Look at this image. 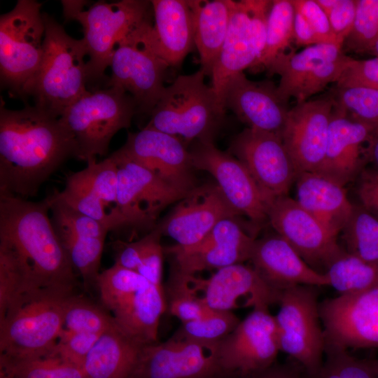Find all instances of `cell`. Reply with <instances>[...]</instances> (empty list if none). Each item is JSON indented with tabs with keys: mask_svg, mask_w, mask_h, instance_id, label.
I'll use <instances>...</instances> for the list:
<instances>
[{
	"mask_svg": "<svg viewBox=\"0 0 378 378\" xmlns=\"http://www.w3.org/2000/svg\"><path fill=\"white\" fill-rule=\"evenodd\" d=\"M74 138L60 118L33 106L0 110V194L24 199L35 196L41 185L70 157Z\"/></svg>",
	"mask_w": 378,
	"mask_h": 378,
	"instance_id": "1",
	"label": "cell"
},
{
	"mask_svg": "<svg viewBox=\"0 0 378 378\" xmlns=\"http://www.w3.org/2000/svg\"><path fill=\"white\" fill-rule=\"evenodd\" d=\"M48 197L33 202L0 194V241L13 248L36 290L73 293L75 270L49 217Z\"/></svg>",
	"mask_w": 378,
	"mask_h": 378,
	"instance_id": "2",
	"label": "cell"
},
{
	"mask_svg": "<svg viewBox=\"0 0 378 378\" xmlns=\"http://www.w3.org/2000/svg\"><path fill=\"white\" fill-rule=\"evenodd\" d=\"M46 32L43 57L24 90L34 106L56 118L88 91V56L83 40L70 36L63 27L43 13Z\"/></svg>",
	"mask_w": 378,
	"mask_h": 378,
	"instance_id": "3",
	"label": "cell"
},
{
	"mask_svg": "<svg viewBox=\"0 0 378 378\" xmlns=\"http://www.w3.org/2000/svg\"><path fill=\"white\" fill-rule=\"evenodd\" d=\"M66 20L79 22L88 56V86L106 85L108 77L105 71L117 44L147 19L152 17L150 1L122 0L62 1Z\"/></svg>",
	"mask_w": 378,
	"mask_h": 378,
	"instance_id": "4",
	"label": "cell"
},
{
	"mask_svg": "<svg viewBox=\"0 0 378 378\" xmlns=\"http://www.w3.org/2000/svg\"><path fill=\"white\" fill-rule=\"evenodd\" d=\"M205 76L200 68L166 86L146 126L176 136L187 146L213 141L226 110L213 88L205 83Z\"/></svg>",
	"mask_w": 378,
	"mask_h": 378,
	"instance_id": "5",
	"label": "cell"
},
{
	"mask_svg": "<svg viewBox=\"0 0 378 378\" xmlns=\"http://www.w3.org/2000/svg\"><path fill=\"white\" fill-rule=\"evenodd\" d=\"M73 293L39 289L24 295L0 319L1 358L46 356L64 328V311Z\"/></svg>",
	"mask_w": 378,
	"mask_h": 378,
	"instance_id": "6",
	"label": "cell"
},
{
	"mask_svg": "<svg viewBox=\"0 0 378 378\" xmlns=\"http://www.w3.org/2000/svg\"><path fill=\"white\" fill-rule=\"evenodd\" d=\"M139 113L134 99L122 88L88 90L59 117L71 132L75 157L86 162L106 155L113 136L128 128Z\"/></svg>",
	"mask_w": 378,
	"mask_h": 378,
	"instance_id": "7",
	"label": "cell"
},
{
	"mask_svg": "<svg viewBox=\"0 0 378 378\" xmlns=\"http://www.w3.org/2000/svg\"><path fill=\"white\" fill-rule=\"evenodd\" d=\"M99 290L102 303L122 332L142 346L158 342L160 321L167 311L164 286L114 265L102 276Z\"/></svg>",
	"mask_w": 378,
	"mask_h": 378,
	"instance_id": "8",
	"label": "cell"
},
{
	"mask_svg": "<svg viewBox=\"0 0 378 378\" xmlns=\"http://www.w3.org/2000/svg\"><path fill=\"white\" fill-rule=\"evenodd\" d=\"M151 20H145L117 44L110 63L111 75L105 85L124 90L135 101L139 113L148 114L166 87L169 67L155 45Z\"/></svg>",
	"mask_w": 378,
	"mask_h": 378,
	"instance_id": "9",
	"label": "cell"
},
{
	"mask_svg": "<svg viewBox=\"0 0 378 378\" xmlns=\"http://www.w3.org/2000/svg\"><path fill=\"white\" fill-rule=\"evenodd\" d=\"M41 6L34 0H18L0 16L1 82L22 97L43 57L46 27Z\"/></svg>",
	"mask_w": 378,
	"mask_h": 378,
	"instance_id": "10",
	"label": "cell"
},
{
	"mask_svg": "<svg viewBox=\"0 0 378 378\" xmlns=\"http://www.w3.org/2000/svg\"><path fill=\"white\" fill-rule=\"evenodd\" d=\"M316 287L298 285L281 291L274 316L280 351L298 363L307 375L319 370L325 352Z\"/></svg>",
	"mask_w": 378,
	"mask_h": 378,
	"instance_id": "11",
	"label": "cell"
},
{
	"mask_svg": "<svg viewBox=\"0 0 378 378\" xmlns=\"http://www.w3.org/2000/svg\"><path fill=\"white\" fill-rule=\"evenodd\" d=\"M342 46L318 43L300 52L279 55L266 69L270 74H278L276 90L280 98L288 103L294 98L296 104L323 90L330 83H337L350 57L342 52Z\"/></svg>",
	"mask_w": 378,
	"mask_h": 378,
	"instance_id": "12",
	"label": "cell"
},
{
	"mask_svg": "<svg viewBox=\"0 0 378 378\" xmlns=\"http://www.w3.org/2000/svg\"><path fill=\"white\" fill-rule=\"evenodd\" d=\"M110 156L118 170V201L125 227L152 230L160 213L189 192L166 182L119 149Z\"/></svg>",
	"mask_w": 378,
	"mask_h": 378,
	"instance_id": "13",
	"label": "cell"
},
{
	"mask_svg": "<svg viewBox=\"0 0 378 378\" xmlns=\"http://www.w3.org/2000/svg\"><path fill=\"white\" fill-rule=\"evenodd\" d=\"M325 348L378 347V285L364 291L340 295L319 304Z\"/></svg>",
	"mask_w": 378,
	"mask_h": 378,
	"instance_id": "14",
	"label": "cell"
},
{
	"mask_svg": "<svg viewBox=\"0 0 378 378\" xmlns=\"http://www.w3.org/2000/svg\"><path fill=\"white\" fill-rule=\"evenodd\" d=\"M172 271L204 304L213 310L232 312L248 307L269 309L271 304L278 302L279 294L266 284L252 266L244 263L219 269L207 279Z\"/></svg>",
	"mask_w": 378,
	"mask_h": 378,
	"instance_id": "15",
	"label": "cell"
},
{
	"mask_svg": "<svg viewBox=\"0 0 378 378\" xmlns=\"http://www.w3.org/2000/svg\"><path fill=\"white\" fill-rule=\"evenodd\" d=\"M267 220L314 270L325 274L330 263L344 253L332 235L312 215L288 195L267 206Z\"/></svg>",
	"mask_w": 378,
	"mask_h": 378,
	"instance_id": "16",
	"label": "cell"
},
{
	"mask_svg": "<svg viewBox=\"0 0 378 378\" xmlns=\"http://www.w3.org/2000/svg\"><path fill=\"white\" fill-rule=\"evenodd\" d=\"M194 169L205 171L216 181L226 200L240 214L259 224L267 220L268 203L246 166L213 141L193 142L189 150Z\"/></svg>",
	"mask_w": 378,
	"mask_h": 378,
	"instance_id": "17",
	"label": "cell"
},
{
	"mask_svg": "<svg viewBox=\"0 0 378 378\" xmlns=\"http://www.w3.org/2000/svg\"><path fill=\"white\" fill-rule=\"evenodd\" d=\"M218 344L172 335L143 346L129 378H211L222 371Z\"/></svg>",
	"mask_w": 378,
	"mask_h": 378,
	"instance_id": "18",
	"label": "cell"
},
{
	"mask_svg": "<svg viewBox=\"0 0 378 378\" xmlns=\"http://www.w3.org/2000/svg\"><path fill=\"white\" fill-rule=\"evenodd\" d=\"M229 153L246 166L268 204L288 195L298 173L280 134L246 127L234 138Z\"/></svg>",
	"mask_w": 378,
	"mask_h": 378,
	"instance_id": "19",
	"label": "cell"
},
{
	"mask_svg": "<svg viewBox=\"0 0 378 378\" xmlns=\"http://www.w3.org/2000/svg\"><path fill=\"white\" fill-rule=\"evenodd\" d=\"M280 351L274 316L253 309L218 346L222 371L251 375L276 362Z\"/></svg>",
	"mask_w": 378,
	"mask_h": 378,
	"instance_id": "20",
	"label": "cell"
},
{
	"mask_svg": "<svg viewBox=\"0 0 378 378\" xmlns=\"http://www.w3.org/2000/svg\"><path fill=\"white\" fill-rule=\"evenodd\" d=\"M54 192L66 204L101 222L110 231L125 227L118 201L117 167L110 155L99 162H88L84 169L67 176L62 190Z\"/></svg>",
	"mask_w": 378,
	"mask_h": 378,
	"instance_id": "21",
	"label": "cell"
},
{
	"mask_svg": "<svg viewBox=\"0 0 378 378\" xmlns=\"http://www.w3.org/2000/svg\"><path fill=\"white\" fill-rule=\"evenodd\" d=\"M335 106L331 93L288 110L281 136L298 174L317 172L321 167Z\"/></svg>",
	"mask_w": 378,
	"mask_h": 378,
	"instance_id": "22",
	"label": "cell"
},
{
	"mask_svg": "<svg viewBox=\"0 0 378 378\" xmlns=\"http://www.w3.org/2000/svg\"><path fill=\"white\" fill-rule=\"evenodd\" d=\"M51 222L75 271L85 286H97L104 241L109 229L70 207L53 192L48 196Z\"/></svg>",
	"mask_w": 378,
	"mask_h": 378,
	"instance_id": "23",
	"label": "cell"
},
{
	"mask_svg": "<svg viewBox=\"0 0 378 378\" xmlns=\"http://www.w3.org/2000/svg\"><path fill=\"white\" fill-rule=\"evenodd\" d=\"M255 241V237L246 232L236 219L226 218L195 245L181 247L175 244L164 248V251L172 257L173 270L195 275L249 260Z\"/></svg>",
	"mask_w": 378,
	"mask_h": 378,
	"instance_id": "24",
	"label": "cell"
},
{
	"mask_svg": "<svg viewBox=\"0 0 378 378\" xmlns=\"http://www.w3.org/2000/svg\"><path fill=\"white\" fill-rule=\"evenodd\" d=\"M239 216L217 184L208 183L192 189L155 227L176 245L188 247L201 241L222 220Z\"/></svg>",
	"mask_w": 378,
	"mask_h": 378,
	"instance_id": "25",
	"label": "cell"
},
{
	"mask_svg": "<svg viewBox=\"0 0 378 378\" xmlns=\"http://www.w3.org/2000/svg\"><path fill=\"white\" fill-rule=\"evenodd\" d=\"M119 150L181 190L189 192L196 186L188 146L176 136L145 126L129 132Z\"/></svg>",
	"mask_w": 378,
	"mask_h": 378,
	"instance_id": "26",
	"label": "cell"
},
{
	"mask_svg": "<svg viewBox=\"0 0 378 378\" xmlns=\"http://www.w3.org/2000/svg\"><path fill=\"white\" fill-rule=\"evenodd\" d=\"M222 104L248 127L281 135L288 110L272 82H254L244 72L234 75L225 86Z\"/></svg>",
	"mask_w": 378,
	"mask_h": 378,
	"instance_id": "27",
	"label": "cell"
},
{
	"mask_svg": "<svg viewBox=\"0 0 378 378\" xmlns=\"http://www.w3.org/2000/svg\"><path fill=\"white\" fill-rule=\"evenodd\" d=\"M375 127L351 117L335 104L324 161L317 173L344 187L354 180L363 169L366 145Z\"/></svg>",
	"mask_w": 378,
	"mask_h": 378,
	"instance_id": "28",
	"label": "cell"
},
{
	"mask_svg": "<svg viewBox=\"0 0 378 378\" xmlns=\"http://www.w3.org/2000/svg\"><path fill=\"white\" fill-rule=\"evenodd\" d=\"M249 260L261 279L279 295L283 290L298 285L328 286L326 274L312 268L278 234L255 239Z\"/></svg>",
	"mask_w": 378,
	"mask_h": 378,
	"instance_id": "29",
	"label": "cell"
},
{
	"mask_svg": "<svg viewBox=\"0 0 378 378\" xmlns=\"http://www.w3.org/2000/svg\"><path fill=\"white\" fill-rule=\"evenodd\" d=\"M295 181L296 201L332 235L337 237L354 208L344 187L317 172L300 173Z\"/></svg>",
	"mask_w": 378,
	"mask_h": 378,
	"instance_id": "30",
	"label": "cell"
},
{
	"mask_svg": "<svg viewBox=\"0 0 378 378\" xmlns=\"http://www.w3.org/2000/svg\"><path fill=\"white\" fill-rule=\"evenodd\" d=\"M153 34L169 67L180 66L195 46L192 11L188 0H153Z\"/></svg>",
	"mask_w": 378,
	"mask_h": 378,
	"instance_id": "31",
	"label": "cell"
},
{
	"mask_svg": "<svg viewBox=\"0 0 378 378\" xmlns=\"http://www.w3.org/2000/svg\"><path fill=\"white\" fill-rule=\"evenodd\" d=\"M257 59L245 1H235L225 40L210 76L211 86L221 104L229 79L247 68H253Z\"/></svg>",
	"mask_w": 378,
	"mask_h": 378,
	"instance_id": "32",
	"label": "cell"
},
{
	"mask_svg": "<svg viewBox=\"0 0 378 378\" xmlns=\"http://www.w3.org/2000/svg\"><path fill=\"white\" fill-rule=\"evenodd\" d=\"M234 1L188 0L194 27L195 46L201 69L211 76L228 31Z\"/></svg>",
	"mask_w": 378,
	"mask_h": 378,
	"instance_id": "33",
	"label": "cell"
},
{
	"mask_svg": "<svg viewBox=\"0 0 378 378\" xmlns=\"http://www.w3.org/2000/svg\"><path fill=\"white\" fill-rule=\"evenodd\" d=\"M142 346L120 328L104 332L83 364L86 378H129Z\"/></svg>",
	"mask_w": 378,
	"mask_h": 378,
	"instance_id": "34",
	"label": "cell"
},
{
	"mask_svg": "<svg viewBox=\"0 0 378 378\" xmlns=\"http://www.w3.org/2000/svg\"><path fill=\"white\" fill-rule=\"evenodd\" d=\"M328 286L340 295L354 294L378 285V264L369 262L346 251L328 267Z\"/></svg>",
	"mask_w": 378,
	"mask_h": 378,
	"instance_id": "35",
	"label": "cell"
},
{
	"mask_svg": "<svg viewBox=\"0 0 378 378\" xmlns=\"http://www.w3.org/2000/svg\"><path fill=\"white\" fill-rule=\"evenodd\" d=\"M347 253L369 262L378 264V219L360 204H354L352 213L342 230Z\"/></svg>",
	"mask_w": 378,
	"mask_h": 378,
	"instance_id": "36",
	"label": "cell"
},
{
	"mask_svg": "<svg viewBox=\"0 0 378 378\" xmlns=\"http://www.w3.org/2000/svg\"><path fill=\"white\" fill-rule=\"evenodd\" d=\"M294 15L295 8L291 0L272 1L265 48L253 68L267 69L279 55L284 52L293 39Z\"/></svg>",
	"mask_w": 378,
	"mask_h": 378,
	"instance_id": "37",
	"label": "cell"
},
{
	"mask_svg": "<svg viewBox=\"0 0 378 378\" xmlns=\"http://www.w3.org/2000/svg\"><path fill=\"white\" fill-rule=\"evenodd\" d=\"M119 328L111 314L92 302L74 293L65 302L64 329L88 334L102 335Z\"/></svg>",
	"mask_w": 378,
	"mask_h": 378,
	"instance_id": "38",
	"label": "cell"
},
{
	"mask_svg": "<svg viewBox=\"0 0 378 378\" xmlns=\"http://www.w3.org/2000/svg\"><path fill=\"white\" fill-rule=\"evenodd\" d=\"M34 290H36L17 253L0 241V319L24 295Z\"/></svg>",
	"mask_w": 378,
	"mask_h": 378,
	"instance_id": "39",
	"label": "cell"
},
{
	"mask_svg": "<svg viewBox=\"0 0 378 378\" xmlns=\"http://www.w3.org/2000/svg\"><path fill=\"white\" fill-rule=\"evenodd\" d=\"M0 361L1 378H86L82 368L48 356Z\"/></svg>",
	"mask_w": 378,
	"mask_h": 378,
	"instance_id": "40",
	"label": "cell"
},
{
	"mask_svg": "<svg viewBox=\"0 0 378 378\" xmlns=\"http://www.w3.org/2000/svg\"><path fill=\"white\" fill-rule=\"evenodd\" d=\"M240 321L232 312L214 310L199 319L181 322L173 336L200 342L220 343Z\"/></svg>",
	"mask_w": 378,
	"mask_h": 378,
	"instance_id": "41",
	"label": "cell"
},
{
	"mask_svg": "<svg viewBox=\"0 0 378 378\" xmlns=\"http://www.w3.org/2000/svg\"><path fill=\"white\" fill-rule=\"evenodd\" d=\"M304 378H376L372 359L354 356L349 351L325 348L322 365L314 374Z\"/></svg>",
	"mask_w": 378,
	"mask_h": 378,
	"instance_id": "42",
	"label": "cell"
},
{
	"mask_svg": "<svg viewBox=\"0 0 378 378\" xmlns=\"http://www.w3.org/2000/svg\"><path fill=\"white\" fill-rule=\"evenodd\" d=\"M335 104L351 117L378 126V90L359 85H336Z\"/></svg>",
	"mask_w": 378,
	"mask_h": 378,
	"instance_id": "43",
	"label": "cell"
},
{
	"mask_svg": "<svg viewBox=\"0 0 378 378\" xmlns=\"http://www.w3.org/2000/svg\"><path fill=\"white\" fill-rule=\"evenodd\" d=\"M164 290L166 312L181 322L199 319L214 311L204 304L173 271Z\"/></svg>",
	"mask_w": 378,
	"mask_h": 378,
	"instance_id": "44",
	"label": "cell"
},
{
	"mask_svg": "<svg viewBox=\"0 0 378 378\" xmlns=\"http://www.w3.org/2000/svg\"><path fill=\"white\" fill-rule=\"evenodd\" d=\"M377 40L378 0H356L354 25L344 43L351 50L369 53Z\"/></svg>",
	"mask_w": 378,
	"mask_h": 378,
	"instance_id": "45",
	"label": "cell"
},
{
	"mask_svg": "<svg viewBox=\"0 0 378 378\" xmlns=\"http://www.w3.org/2000/svg\"><path fill=\"white\" fill-rule=\"evenodd\" d=\"M100 335L75 332L63 328L59 339L47 356L82 368L88 354Z\"/></svg>",
	"mask_w": 378,
	"mask_h": 378,
	"instance_id": "46",
	"label": "cell"
},
{
	"mask_svg": "<svg viewBox=\"0 0 378 378\" xmlns=\"http://www.w3.org/2000/svg\"><path fill=\"white\" fill-rule=\"evenodd\" d=\"M162 234L155 227L142 239V248L136 272L153 284L163 287L162 284L164 248L161 245Z\"/></svg>",
	"mask_w": 378,
	"mask_h": 378,
	"instance_id": "47",
	"label": "cell"
},
{
	"mask_svg": "<svg viewBox=\"0 0 378 378\" xmlns=\"http://www.w3.org/2000/svg\"><path fill=\"white\" fill-rule=\"evenodd\" d=\"M336 85H359L378 90V57L367 59L350 57Z\"/></svg>",
	"mask_w": 378,
	"mask_h": 378,
	"instance_id": "48",
	"label": "cell"
},
{
	"mask_svg": "<svg viewBox=\"0 0 378 378\" xmlns=\"http://www.w3.org/2000/svg\"><path fill=\"white\" fill-rule=\"evenodd\" d=\"M291 2L295 10L300 13L311 25L319 43L338 44L327 14L316 0H291Z\"/></svg>",
	"mask_w": 378,
	"mask_h": 378,
	"instance_id": "49",
	"label": "cell"
},
{
	"mask_svg": "<svg viewBox=\"0 0 378 378\" xmlns=\"http://www.w3.org/2000/svg\"><path fill=\"white\" fill-rule=\"evenodd\" d=\"M356 8V0H336L326 11L337 43L342 46L351 31Z\"/></svg>",
	"mask_w": 378,
	"mask_h": 378,
	"instance_id": "50",
	"label": "cell"
},
{
	"mask_svg": "<svg viewBox=\"0 0 378 378\" xmlns=\"http://www.w3.org/2000/svg\"><path fill=\"white\" fill-rule=\"evenodd\" d=\"M244 1L249 14L251 34L258 55V61L262 53L265 45L267 17L272 1Z\"/></svg>",
	"mask_w": 378,
	"mask_h": 378,
	"instance_id": "51",
	"label": "cell"
},
{
	"mask_svg": "<svg viewBox=\"0 0 378 378\" xmlns=\"http://www.w3.org/2000/svg\"><path fill=\"white\" fill-rule=\"evenodd\" d=\"M357 193L360 205L378 219V172L372 167L360 173Z\"/></svg>",
	"mask_w": 378,
	"mask_h": 378,
	"instance_id": "52",
	"label": "cell"
},
{
	"mask_svg": "<svg viewBox=\"0 0 378 378\" xmlns=\"http://www.w3.org/2000/svg\"><path fill=\"white\" fill-rule=\"evenodd\" d=\"M250 378H304V370L290 359L284 363L276 362L268 368L251 374Z\"/></svg>",
	"mask_w": 378,
	"mask_h": 378,
	"instance_id": "53",
	"label": "cell"
},
{
	"mask_svg": "<svg viewBox=\"0 0 378 378\" xmlns=\"http://www.w3.org/2000/svg\"><path fill=\"white\" fill-rule=\"evenodd\" d=\"M293 39L299 46H310L319 43L318 40L305 18L295 10Z\"/></svg>",
	"mask_w": 378,
	"mask_h": 378,
	"instance_id": "54",
	"label": "cell"
},
{
	"mask_svg": "<svg viewBox=\"0 0 378 378\" xmlns=\"http://www.w3.org/2000/svg\"><path fill=\"white\" fill-rule=\"evenodd\" d=\"M365 155L372 168L378 172V126L372 131L365 148Z\"/></svg>",
	"mask_w": 378,
	"mask_h": 378,
	"instance_id": "55",
	"label": "cell"
},
{
	"mask_svg": "<svg viewBox=\"0 0 378 378\" xmlns=\"http://www.w3.org/2000/svg\"><path fill=\"white\" fill-rule=\"evenodd\" d=\"M211 378H250V375H242L237 373H230L220 371Z\"/></svg>",
	"mask_w": 378,
	"mask_h": 378,
	"instance_id": "56",
	"label": "cell"
},
{
	"mask_svg": "<svg viewBox=\"0 0 378 378\" xmlns=\"http://www.w3.org/2000/svg\"><path fill=\"white\" fill-rule=\"evenodd\" d=\"M369 53H372L374 55L375 57H378V40L374 43L370 50L369 51Z\"/></svg>",
	"mask_w": 378,
	"mask_h": 378,
	"instance_id": "57",
	"label": "cell"
},
{
	"mask_svg": "<svg viewBox=\"0 0 378 378\" xmlns=\"http://www.w3.org/2000/svg\"><path fill=\"white\" fill-rule=\"evenodd\" d=\"M372 364L376 378H378V358L372 359Z\"/></svg>",
	"mask_w": 378,
	"mask_h": 378,
	"instance_id": "58",
	"label": "cell"
}]
</instances>
